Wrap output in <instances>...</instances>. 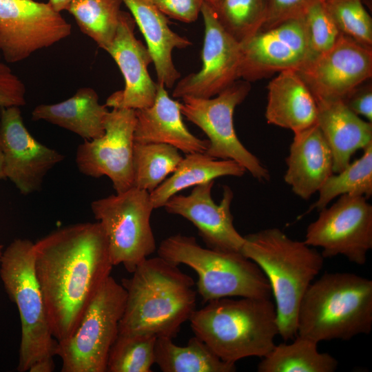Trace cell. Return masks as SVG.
Returning <instances> with one entry per match:
<instances>
[{"instance_id": "f35d334b", "label": "cell", "mask_w": 372, "mask_h": 372, "mask_svg": "<svg viewBox=\"0 0 372 372\" xmlns=\"http://www.w3.org/2000/svg\"><path fill=\"white\" fill-rule=\"evenodd\" d=\"M370 80L356 87L342 101L353 113L372 123V85Z\"/></svg>"}, {"instance_id": "2e32d148", "label": "cell", "mask_w": 372, "mask_h": 372, "mask_svg": "<svg viewBox=\"0 0 372 372\" xmlns=\"http://www.w3.org/2000/svg\"><path fill=\"white\" fill-rule=\"evenodd\" d=\"M205 25L202 67L175 84L174 98H211L240 79V43L221 25L214 8L203 1Z\"/></svg>"}, {"instance_id": "ee69618b", "label": "cell", "mask_w": 372, "mask_h": 372, "mask_svg": "<svg viewBox=\"0 0 372 372\" xmlns=\"http://www.w3.org/2000/svg\"><path fill=\"white\" fill-rule=\"evenodd\" d=\"M3 253V246L0 245V258Z\"/></svg>"}, {"instance_id": "4dcf8cb0", "label": "cell", "mask_w": 372, "mask_h": 372, "mask_svg": "<svg viewBox=\"0 0 372 372\" xmlns=\"http://www.w3.org/2000/svg\"><path fill=\"white\" fill-rule=\"evenodd\" d=\"M183 158L176 147L168 144L134 142V187L152 192L174 172Z\"/></svg>"}, {"instance_id": "7bdbcfd3", "label": "cell", "mask_w": 372, "mask_h": 372, "mask_svg": "<svg viewBox=\"0 0 372 372\" xmlns=\"http://www.w3.org/2000/svg\"><path fill=\"white\" fill-rule=\"evenodd\" d=\"M204 1H205L210 6H211L214 8V10H215L217 5H218V3L219 0H204Z\"/></svg>"}, {"instance_id": "ab89813d", "label": "cell", "mask_w": 372, "mask_h": 372, "mask_svg": "<svg viewBox=\"0 0 372 372\" xmlns=\"http://www.w3.org/2000/svg\"><path fill=\"white\" fill-rule=\"evenodd\" d=\"M55 368L54 359L39 361L32 366L29 372H52Z\"/></svg>"}, {"instance_id": "60d3db41", "label": "cell", "mask_w": 372, "mask_h": 372, "mask_svg": "<svg viewBox=\"0 0 372 372\" xmlns=\"http://www.w3.org/2000/svg\"><path fill=\"white\" fill-rule=\"evenodd\" d=\"M72 0H49L51 6L57 11L65 10Z\"/></svg>"}, {"instance_id": "8fae6325", "label": "cell", "mask_w": 372, "mask_h": 372, "mask_svg": "<svg viewBox=\"0 0 372 372\" xmlns=\"http://www.w3.org/2000/svg\"><path fill=\"white\" fill-rule=\"evenodd\" d=\"M306 230L304 242L322 249L325 258L343 256L364 265L372 249V205L360 195L344 194L318 211Z\"/></svg>"}, {"instance_id": "d4e9b609", "label": "cell", "mask_w": 372, "mask_h": 372, "mask_svg": "<svg viewBox=\"0 0 372 372\" xmlns=\"http://www.w3.org/2000/svg\"><path fill=\"white\" fill-rule=\"evenodd\" d=\"M108 110L99 103L96 92L88 87L79 89L70 98L55 104H41L32 112L33 121L43 120L92 140L105 134Z\"/></svg>"}, {"instance_id": "83f0119b", "label": "cell", "mask_w": 372, "mask_h": 372, "mask_svg": "<svg viewBox=\"0 0 372 372\" xmlns=\"http://www.w3.org/2000/svg\"><path fill=\"white\" fill-rule=\"evenodd\" d=\"M290 344L280 343L258 363V372H333L338 361L318 351L313 340L296 335Z\"/></svg>"}, {"instance_id": "603a6c76", "label": "cell", "mask_w": 372, "mask_h": 372, "mask_svg": "<svg viewBox=\"0 0 372 372\" xmlns=\"http://www.w3.org/2000/svg\"><path fill=\"white\" fill-rule=\"evenodd\" d=\"M316 103V124L331 149L333 172L338 173L351 163L358 150L372 144V123L353 113L342 100Z\"/></svg>"}, {"instance_id": "44dd1931", "label": "cell", "mask_w": 372, "mask_h": 372, "mask_svg": "<svg viewBox=\"0 0 372 372\" xmlns=\"http://www.w3.org/2000/svg\"><path fill=\"white\" fill-rule=\"evenodd\" d=\"M152 105L135 110L134 142L165 143L187 154L207 150L209 141L192 134L183 121L180 103L172 99L165 87L158 83Z\"/></svg>"}, {"instance_id": "ffe728a7", "label": "cell", "mask_w": 372, "mask_h": 372, "mask_svg": "<svg viewBox=\"0 0 372 372\" xmlns=\"http://www.w3.org/2000/svg\"><path fill=\"white\" fill-rule=\"evenodd\" d=\"M293 134L284 180L297 196L309 200L333 174V156L316 123Z\"/></svg>"}, {"instance_id": "8d00e7d4", "label": "cell", "mask_w": 372, "mask_h": 372, "mask_svg": "<svg viewBox=\"0 0 372 372\" xmlns=\"http://www.w3.org/2000/svg\"><path fill=\"white\" fill-rule=\"evenodd\" d=\"M25 92L23 82L0 61V107L24 105Z\"/></svg>"}, {"instance_id": "e0dca14e", "label": "cell", "mask_w": 372, "mask_h": 372, "mask_svg": "<svg viewBox=\"0 0 372 372\" xmlns=\"http://www.w3.org/2000/svg\"><path fill=\"white\" fill-rule=\"evenodd\" d=\"M0 148L5 177L23 195L40 191L45 176L65 158L30 134L17 106L1 107Z\"/></svg>"}, {"instance_id": "1f68e13d", "label": "cell", "mask_w": 372, "mask_h": 372, "mask_svg": "<svg viewBox=\"0 0 372 372\" xmlns=\"http://www.w3.org/2000/svg\"><path fill=\"white\" fill-rule=\"evenodd\" d=\"M156 338L150 333H118L109 352L106 372L152 371Z\"/></svg>"}, {"instance_id": "74e56055", "label": "cell", "mask_w": 372, "mask_h": 372, "mask_svg": "<svg viewBox=\"0 0 372 372\" xmlns=\"http://www.w3.org/2000/svg\"><path fill=\"white\" fill-rule=\"evenodd\" d=\"M167 17L184 23L195 21L204 0H150Z\"/></svg>"}, {"instance_id": "ac0fdd59", "label": "cell", "mask_w": 372, "mask_h": 372, "mask_svg": "<svg viewBox=\"0 0 372 372\" xmlns=\"http://www.w3.org/2000/svg\"><path fill=\"white\" fill-rule=\"evenodd\" d=\"M214 180L196 185L189 195H174L163 207L172 214L190 221L207 247L227 252H240L245 241L234 227L231 205L234 192L223 186V198L216 204L211 197Z\"/></svg>"}, {"instance_id": "7c38bea8", "label": "cell", "mask_w": 372, "mask_h": 372, "mask_svg": "<svg viewBox=\"0 0 372 372\" xmlns=\"http://www.w3.org/2000/svg\"><path fill=\"white\" fill-rule=\"evenodd\" d=\"M71 31V25L49 2L0 0V52L8 63L25 59Z\"/></svg>"}, {"instance_id": "6da1fadb", "label": "cell", "mask_w": 372, "mask_h": 372, "mask_svg": "<svg viewBox=\"0 0 372 372\" xmlns=\"http://www.w3.org/2000/svg\"><path fill=\"white\" fill-rule=\"evenodd\" d=\"M34 269L48 323L59 342L70 337L114 267L99 222L56 229L34 242Z\"/></svg>"}, {"instance_id": "5b68a950", "label": "cell", "mask_w": 372, "mask_h": 372, "mask_svg": "<svg viewBox=\"0 0 372 372\" xmlns=\"http://www.w3.org/2000/svg\"><path fill=\"white\" fill-rule=\"evenodd\" d=\"M372 329V280L347 273H325L312 282L299 307L297 335L318 344L349 340Z\"/></svg>"}, {"instance_id": "9c48e42d", "label": "cell", "mask_w": 372, "mask_h": 372, "mask_svg": "<svg viewBox=\"0 0 372 372\" xmlns=\"http://www.w3.org/2000/svg\"><path fill=\"white\" fill-rule=\"evenodd\" d=\"M154 209L149 193L134 186L91 203L94 216L105 234L114 266L122 265L132 273L155 251L150 225Z\"/></svg>"}, {"instance_id": "e575fe53", "label": "cell", "mask_w": 372, "mask_h": 372, "mask_svg": "<svg viewBox=\"0 0 372 372\" xmlns=\"http://www.w3.org/2000/svg\"><path fill=\"white\" fill-rule=\"evenodd\" d=\"M302 17L314 56L329 50L335 44L341 33L323 0H315Z\"/></svg>"}, {"instance_id": "5bb4252c", "label": "cell", "mask_w": 372, "mask_h": 372, "mask_svg": "<svg viewBox=\"0 0 372 372\" xmlns=\"http://www.w3.org/2000/svg\"><path fill=\"white\" fill-rule=\"evenodd\" d=\"M240 46L239 76L248 82L275 72L298 70L314 56L302 16L259 30Z\"/></svg>"}, {"instance_id": "ba28073f", "label": "cell", "mask_w": 372, "mask_h": 372, "mask_svg": "<svg viewBox=\"0 0 372 372\" xmlns=\"http://www.w3.org/2000/svg\"><path fill=\"white\" fill-rule=\"evenodd\" d=\"M126 291L110 276L88 304L72 334L58 342L62 372H106L110 350L118 334Z\"/></svg>"}, {"instance_id": "f546056e", "label": "cell", "mask_w": 372, "mask_h": 372, "mask_svg": "<svg viewBox=\"0 0 372 372\" xmlns=\"http://www.w3.org/2000/svg\"><path fill=\"white\" fill-rule=\"evenodd\" d=\"M335 174H331L318 192L316 201L305 214L318 211L342 195L372 196V144L363 149L362 156Z\"/></svg>"}, {"instance_id": "d6986e66", "label": "cell", "mask_w": 372, "mask_h": 372, "mask_svg": "<svg viewBox=\"0 0 372 372\" xmlns=\"http://www.w3.org/2000/svg\"><path fill=\"white\" fill-rule=\"evenodd\" d=\"M135 25L131 14L121 10L115 37L106 52L118 66L125 85L107 99V107L139 110L154 102L158 83L148 72L152 59L147 46L136 38Z\"/></svg>"}, {"instance_id": "9a60e30c", "label": "cell", "mask_w": 372, "mask_h": 372, "mask_svg": "<svg viewBox=\"0 0 372 372\" xmlns=\"http://www.w3.org/2000/svg\"><path fill=\"white\" fill-rule=\"evenodd\" d=\"M316 102L342 100L371 79L372 48L341 34L329 50L296 70Z\"/></svg>"}, {"instance_id": "52a82bcc", "label": "cell", "mask_w": 372, "mask_h": 372, "mask_svg": "<svg viewBox=\"0 0 372 372\" xmlns=\"http://www.w3.org/2000/svg\"><path fill=\"white\" fill-rule=\"evenodd\" d=\"M33 247L32 241L17 238L0 258V278L9 298L17 305L21 320L19 372L29 371L39 361L54 359L58 344L52 334L35 276Z\"/></svg>"}, {"instance_id": "f1b7e54d", "label": "cell", "mask_w": 372, "mask_h": 372, "mask_svg": "<svg viewBox=\"0 0 372 372\" xmlns=\"http://www.w3.org/2000/svg\"><path fill=\"white\" fill-rule=\"evenodd\" d=\"M122 0H72L66 10L81 31L107 51L117 30Z\"/></svg>"}, {"instance_id": "836d02e7", "label": "cell", "mask_w": 372, "mask_h": 372, "mask_svg": "<svg viewBox=\"0 0 372 372\" xmlns=\"http://www.w3.org/2000/svg\"><path fill=\"white\" fill-rule=\"evenodd\" d=\"M339 31L372 48V19L361 0H323Z\"/></svg>"}, {"instance_id": "3957f363", "label": "cell", "mask_w": 372, "mask_h": 372, "mask_svg": "<svg viewBox=\"0 0 372 372\" xmlns=\"http://www.w3.org/2000/svg\"><path fill=\"white\" fill-rule=\"evenodd\" d=\"M244 238L240 253L260 268L269 282L278 335L285 341L293 340L301 300L321 271L324 258L315 247L290 238L276 227Z\"/></svg>"}, {"instance_id": "b9f144b4", "label": "cell", "mask_w": 372, "mask_h": 372, "mask_svg": "<svg viewBox=\"0 0 372 372\" xmlns=\"http://www.w3.org/2000/svg\"><path fill=\"white\" fill-rule=\"evenodd\" d=\"M6 178L3 172V154L0 148V180Z\"/></svg>"}, {"instance_id": "7a4b0ae2", "label": "cell", "mask_w": 372, "mask_h": 372, "mask_svg": "<svg viewBox=\"0 0 372 372\" xmlns=\"http://www.w3.org/2000/svg\"><path fill=\"white\" fill-rule=\"evenodd\" d=\"M123 278L126 301L118 333H150L174 338L196 309L195 282L158 256L147 258Z\"/></svg>"}, {"instance_id": "30bf717a", "label": "cell", "mask_w": 372, "mask_h": 372, "mask_svg": "<svg viewBox=\"0 0 372 372\" xmlns=\"http://www.w3.org/2000/svg\"><path fill=\"white\" fill-rule=\"evenodd\" d=\"M250 89L249 82L237 80L214 97L182 99L180 111L207 136L209 145L205 154L216 159L235 161L254 178L266 182L270 180L268 169L242 145L234 126V110Z\"/></svg>"}, {"instance_id": "d6a6232c", "label": "cell", "mask_w": 372, "mask_h": 372, "mask_svg": "<svg viewBox=\"0 0 372 372\" xmlns=\"http://www.w3.org/2000/svg\"><path fill=\"white\" fill-rule=\"evenodd\" d=\"M214 11L224 29L240 43L262 28L266 0H219Z\"/></svg>"}, {"instance_id": "484cf974", "label": "cell", "mask_w": 372, "mask_h": 372, "mask_svg": "<svg viewBox=\"0 0 372 372\" xmlns=\"http://www.w3.org/2000/svg\"><path fill=\"white\" fill-rule=\"evenodd\" d=\"M245 169L235 161L216 159L205 153L187 154L172 173L149 193L154 209L163 207L178 192L222 176H242Z\"/></svg>"}, {"instance_id": "4316f807", "label": "cell", "mask_w": 372, "mask_h": 372, "mask_svg": "<svg viewBox=\"0 0 372 372\" xmlns=\"http://www.w3.org/2000/svg\"><path fill=\"white\" fill-rule=\"evenodd\" d=\"M155 364L163 372H234L235 364L222 360L199 338H191L178 346L172 338L157 337Z\"/></svg>"}, {"instance_id": "7402d4cb", "label": "cell", "mask_w": 372, "mask_h": 372, "mask_svg": "<svg viewBox=\"0 0 372 372\" xmlns=\"http://www.w3.org/2000/svg\"><path fill=\"white\" fill-rule=\"evenodd\" d=\"M139 28L152 56L157 82L172 87L180 77L172 61L174 49L192 45L185 37L174 32L167 17L150 0H122Z\"/></svg>"}, {"instance_id": "cb8c5ba5", "label": "cell", "mask_w": 372, "mask_h": 372, "mask_svg": "<svg viewBox=\"0 0 372 372\" xmlns=\"http://www.w3.org/2000/svg\"><path fill=\"white\" fill-rule=\"evenodd\" d=\"M278 73L267 87V122L293 133L316 124V101L298 72L287 70Z\"/></svg>"}, {"instance_id": "4fadbf2b", "label": "cell", "mask_w": 372, "mask_h": 372, "mask_svg": "<svg viewBox=\"0 0 372 372\" xmlns=\"http://www.w3.org/2000/svg\"><path fill=\"white\" fill-rule=\"evenodd\" d=\"M135 110L112 108L104 122L105 134L84 140L76 149L79 171L87 176H107L116 193L134 186L133 146Z\"/></svg>"}, {"instance_id": "f6af8a7d", "label": "cell", "mask_w": 372, "mask_h": 372, "mask_svg": "<svg viewBox=\"0 0 372 372\" xmlns=\"http://www.w3.org/2000/svg\"><path fill=\"white\" fill-rule=\"evenodd\" d=\"M0 60H1V55H0Z\"/></svg>"}, {"instance_id": "8992f818", "label": "cell", "mask_w": 372, "mask_h": 372, "mask_svg": "<svg viewBox=\"0 0 372 372\" xmlns=\"http://www.w3.org/2000/svg\"><path fill=\"white\" fill-rule=\"evenodd\" d=\"M158 256L187 265L198 276L197 293L203 302L223 298H271L269 282L260 268L240 252L203 247L194 236L175 234L160 244Z\"/></svg>"}, {"instance_id": "d590c367", "label": "cell", "mask_w": 372, "mask_h": 372, "mask_svg": "<svg viewBox=\"0 0 372 372\" xmlns=\"http://www.w3.org/2000/svg\"><path fill=\"white\" fill-rule=\"evenodd\" d=\"M315 0H266V16L260 30L274 27L287 20L303 16Z\"/></svg>"}, {"instance_id": "277c9868", "label": "cell", "mask_w": 372, "mask_h": 372, "mask_svg": "<svg viewBox=\"0 0 372 372\" xmlns=\"http://www.w3.org/2000/svg\"><path fill=\"white\" fill-rule=\"evenodd\" d=\"M191 328L222 360L263 358L279 334L275 304L270 298H223L196 309Z\"/></svg>"}]
</instances>
